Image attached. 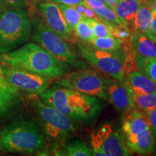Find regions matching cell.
I'll list each match as a JSON object with an SVG mask.
<instances>
[{
  "instance_id": "obj_1",
  "label": "cell",
  "mask_w": 156,
  "mask_h": 156,
  "mask_svg": "<svg viewBox=\"0 0 156 156\" xmlns=\"http://www.w3.org/2000/svg\"><path fill=\"white\" fill-rule=\"evenodd\" d=\"M4 64L22 69L48 79H58L72 68L40 45L30 42L7 53L0 54Z\"/></svg>"
},
{
  "instance_id": "obj_2",
  "label": "cell",
  "mask_w": 156,
  "mask_h": 156,
  "mask_svg": "<svg viewBox=\"0 0 156 156\" xmlns=\"http://www.w3.org/2000/svg\"><path fill=\"white\" fill-rule=\"evenodd\" d=\"M38 95L43 102L79 122H92L101 111L98 98L58 84Z\"/></svg>"
},
{
  "instance_id": "obj_3",
  "label": "cell",
  "mask_w": 156,
  "mask_h": 156,
  "mask_svg": "<svg viewBox=\"0 0 156 156\" xmlns=\"http://www.w3.org/2000/svg\"><path fill=\"white\" fill-rule=\"evenodd\" d=\"M5 151L37 154L46 150L44 134L36 122L28 119L15 120L1 132Z\"/></svg>"
},
{
  "instance_id": "obj_4",
  "label": "cell",
  "mask_w": 156,
  "mask_h": 156,
  "mask_svg": "<svg viewBox=\"0 0 156 156\" xmlns=\"http://www.w3.org/2000/svg\"><path fill=\"white\" fill-rule=\"evenodd\" d=\"M31 38L41 47L71 68H87L85 62L80 58L67 41L52 30L44 18L33 19Z\"/></svg>"
},
{
  "instance_id": "obj_5",
  "label": "cell",
  "mask_w": 156,
  "mask_h": 156,
  "mask_svg": "<svg viewBox=\"0 0 156 156\" xmlns=\"http://www.w3.org/2000/svg\"><path fill=\"white\" fill-rule=\"evenodd\" d=\"M30 20L23 8H6L0 12V54L15 49L28 40Z\"/></svg>"
},
{
  "instance_id": "obj_6",
  "label": "cell",
  "mask_w": 156,
  "mask_h": 156,
  "mask_svg": "<svg viewBox=\"0 0 156 156\" xmlns=\"http://www.w3.org/2000/svg\"><path fill=\"white\" fill-rule=\"evenodd\" d=\"M76 44L80 55L95 69L118 81H122L126 77V54L122 48L104 51L93 47L87 43L77 41Z\"/></svg>"
},
{
  "instance_id": "obj_7",
  "label": "cell",
  "mask_w": 156,
  "mask_h": 156,
  "mask_svg": "<svg viewBox=\"0 0 156 156\" xmlns=\"http://www.w3.org/2000/svg\"><path fill=\"white\" fill-rule=\"evenodd\" d=\"M31 103L41 123L44 133L51 141L60 142L76 132L73 119L40 98H34Z\"/></svg>"
},
{
  "instance_id": "obj_8",
  "label": "cell",
  "mask_w": 156,
  "mask_h": 156,
  "mask_svg": "<svg viewBox=\"0 0 156 156\" xmlns=\"http://www.w3.org/2000/svg\"><path fill=\"white\" fill-rule=\"evenodd\" d=\"M58 85L76 90L98 98L108 100V86L110 77H104L89 68L76 69L58 78Z\"/></svg>"
},
{
  "instance_id": "obj_9",
  "label": "cell",
  "mask_w": 156,
  "mask_h": 156,
  "mask_svg": "<svg viewBox=\"0 0 156 156\" xmlns=\"http://www.w3.org/2000/svg\"><path fill=\"white\" fill-rule=\"evenodd\" d=\"M92 155L95 156H128L132 152L126 147L122 129L114 130L106 124L91 134Z\"/></svg>"
},
{
  "instance_id": "obj_10",
  "label": "cell",
  "mask_w": 156,
  "mask_h": 156,
  "mask_svg": "<svg viewBox=\"0 0 156 156\" xmlns=\"http://www.w3.org/2000/svg\"><path fill=\"white\" fill-rule=\"evenodd\" d=\"M2 75L17 90L40 95L50 86V79L11 66L0 65Z\"/></svg>"
},
{
  "instance_id": "obj_11",
  "label": "cell",
  "mask_w": 156,
  "mask_h": 156,
  "mask_svg": "<svg viewBox=\"0 0 156 156\" xmlns=\"http://www.w3.org/2000/svg\"><path fill=\"white\" fill-rule=\"evenodd\" d=\"M38 8L48 26L68 42L77 43L73 32L68 27L61 9L55 2L45 0L38 4Z\"/></svg>"
},
{
  "instance_id": "obj_12",
  "label": "cell",
  "mask_w": 156,
  "mask_h": 156,
  "mask_svg": "<svg viewBox=\"0 0 156 156\" xmlns=\"http://www.w3.org/2000/svg\"><path fill=\"white\" fill-rule=\"evenodd\" d=\"M108 100L117 110L127 112L133 106V93L126 77L122 81L110 77L108 86Z\"/></svg>"
},
{
  "instance_id": "obj_13",
  "label": "cell",
  "mask_w": 156,
  "mask_h": 156,
  "mask_svg": "<svg viewBox=\"0 0 156 156\" xmlns=\"http://www.w3.org/2000/svg\"><path fill=\"white\" fill-rule=\"evenodd\" d=\"M124 142L132 153L147 155L153 153L155 148V140L151 128L132 135H124Z\"/></svg>"
},
{
  "instance_id": "obj_14",
  "label": "cell",
  "mask_w": 156,
  "mask_h": 156,
  "mask_svg": "<svg viewBox=\"0 0 156 156\" xmlns=\"http://www.w3.org/2000/svg\"><path fill=\"white\" fill-rule=\"evenodd\" d=\"M150 128L149 123L145 113L132 106L124 113L122 131L124 135H132Z\"/></svg>"
},
{
  "instance_id": "obj_15",
  "label": "cell",
  "mask_w": 156,
  "mask_h": 156,
  "mask_svg": "<svg viewBox=\"0 0 156 156\" xmlns=\"http://www.w3.org/2000/svg\"><path fill=\"white\" fill-rule=\"evenodd\" d=\"M140 3V0H119L114 9L123 27L129 31L130 34L134 31V20Z\"/></svg>"
},
{
  "instance_id": "obj_16",
  "label": "cell",
  "mask_w": 156,
  "mask_h": 156,
  "mask_svg": "<svg viewBox=\"0 0 156 156\" xmlns=\"http://www.w3.org/2000/svg\"><path fill=\"white\" fill-rule=\"evenodd\" d=\"M129 42L134 56L156 58V45L146 34L132 32Z\"/></svg>"
},
{
  "instance_id": "obj_17",
  "label": "cell",
  "mask_w": 156,
  "mask_h": 156,
  "mask_svg": "<svg viewBox=\"0 0 156 156\" xmlns=\"http://www.w3.org/2000/svg\"><path fill=\"white\" fill-rule=\"evenodd\" d=\"M126 77L128 78L133 95L156 92V84L140 70L130 71Z\"/></svg>"
},
{
  "instance_id": "obj_18",
  "label": "cell",
  "mask_w": 156,
  "mask_h": 156,
  "mask_svg": "<svg viewBox=\"0 0 156 156\" xmlns=\"http://www.w3.org/2000/svg\"><path fill=\"white\" fill-rule=\"evenodd\" d=\"M153 10L151 6L141 2L140 5L136 12L135 20H134V31L147 34L151 29Z\"/></svg>"
},
{
  "instance_id": "obj_19",
  "label": "cell",
  "mask_w": 156,
  "mask_h": 156,
  "mask_svg": "<svg viewBox=\"0 0 156 156\" xmlns=\"http://www.w3.org/2000/svg\"><path fill=\"white\" fill-rule=\"evenodd\" d=\"M85 4L95 11V12L96 13L98 16L100 17L101 21L106 23L109 26L116 25H118V26L123 27L122 24L121 23L118 17H117L114 9L111 8L107 4L96 1L90 2Z\"/></svg>"
},
{
  "instance_id": "obj_20",
  "label": "cell",
  "mask_w": 156,
  "mask_h": 156,
  "mask_svg": "<svg viewBox=\"0 0 156 156\" xmlns=\"http://www.w3.org/2000/svg\"><path fill=\"white\" fill-rule=\"evenodd\" d=\"M56 155L65 156H90L92 153L85 143L75 140L65 144Z\"/></svg>"
},
{
  "instance_id": "obj_21",
  "label": "cell",
  "mask_w": 156,
  "mask_h": 156,
  "mask_svg": "<svg viewBox=\"0 0 156 156\" xmlns=\"http://www.w3.org/2000/svg\"><path fill=\"white\" fill-rule=\"evenodd\" d=\"M87 44L98 49L104 51H118L122 48V41L113 36L97 37Z\"/></svg>"
},
{
  "instance_id": "obj_22",
  "label": "cell",
  "mask_w": 156,
  "mask_h": 156,
  "mask_svg": "<svg viewBox=\"0 0 156 156\" xmlns=\"http://www.w3.org/2000/svg\"><path fill=\"white\" fill-rule=\"evenodd\" d=\"M136 69L156 84V58L135 56Z\"/></svg>"
},
{
  "instance_id": "obj_23",
  "label": "cell",
  "mask_w": 156,
  "mask_h": 156,
  "mask_svg": "<svg viewBox=\"0 0 156 156\" xmlns=\"http://www.w3.org/2000/svg\"><path fill=\"white\" fill-rule=\"evenodd\" d=\"M145 113L146 116L156 107V92L133 95V106Z\"/></svg>"
},
{
  "instance_id": "obj_24",
  "label": "cell",
  "mask_w": 156,
  "mask_h": 156,
  "mask_svg": "<svg viewBox=\"0 0 156 156\" xmlns=\"http://www.w3.org/2000/svg\"><path fill=\"white\" fill-rule=\"evenodd\" d=\"M74 36L80 42L89 43L95 38L92 26L87 18L83 17L73 30Z\"/></svg>"
},
{
  "instance_id": "obj_25",
  "label": "cell",
  "mask_w": 156,
  "mask_h": 156,
  "mask_svg": "<svg viewBox=\"0 0 156 156\" xmlns=\"http://www.w3.org/2000/svg\"><path fill=\"white\" fill-rule=\"evenodd\" d=\"M61 9L62 15L65 19L66 23L69 27V28L73 32L74 28L82 19L83 16L73 6H70L64 4L56 3Z\"/></svg>"
},
{
  "instance_id": "obj_26",
  "label": "cell",
  "mask_w": 156,
  "mask_h": 156,
  "mask_svg": "<svg viewBox=\"0 0 156 156\" xmlns=\"http://www.w3.org/2000/svg\"><path fill=\"white\" fill-rule=\"evenodd\" d=\"M17 101V95L0 90V119L14 108Z\"/></svg>"
},
{
  "instance_id": "obj_27",
  "label": "cell",
  "mask_w": 156,
  "mask_h": 156,
  "mask_svg": "<svg viewBox=\"0 0 156 156\" xmlns=\"http://www.w3.org/2000/svg\"><path fill=\"white\" fill-rule=\"evenodd\" d=\"M87 19L89 21V23H90L91 26H92L95 38H97V37H106L113 36L110 26L107 25L106 23H103L101 20H98L92 18Z\"/></svg>"
},
{
  "instance_id": "obj_28",
  "label": "cell",
  "mask_w": 156,
  "mask_h": 156,
  "mask_svg": "<svg viewBox=\"0 0 156 156\" xmlns=\"http://www.w3.org/2000/svg\"><path fill=\"white\" fill-rule=\"evenodd\" d=\"M73 7L85 18H92L98 20H101L100 17L98 16L96 13L95 12V11L85 3L83 4V5H75Z\"/></svg>"
},
{
  "instance_id": "obj_29",
  "label": "cell",
  "mask_w": 156,
  "mask_h": 156,
  "mask_svg": "<svg viewBox=\"0 0 156 156\" xmlns=\"http://www.w3.org/2000/svg\"><path fill=\"white\" fill-rule=\"evenodd\" d=\"M0 90L16 95L18 94L19 92L15 87H13L12 85H11L10 84L7 82V80L5 79V77H4L2 75V73L1 69H0Z\"/></svg>"
},
{
  "instance_id": "obj_30",
  "label": "cell",
  "mask_w": 156,
  "mask_h": 156,
  "mask_svg": "<svg viewBox=\"0 0 156 156\" xmlns=\"http://www.w3.org/2000/svg\"><path fill=\"white\" fill-rule=\"evenodd\" d=\"M7 8H23L28 0H0Z\"/></svg>"
},
{
  "instance_id": "obj_31",
  "label": "cell",
  "mask_w": 156,
  "mask_h": 156,
  "mask_svg": "<svg viewBox=\"0 0 156 156\" xmlns=\"http://www.w3.org/2000/svg\"><path fill=\"white\" fill-rule=\"evenodd\" d=\"M150 128L153 132L156 142V107L153 108L147 116Z\"/></svg>"
},
{
  "instance_id": "obj_32",
  "label": "cell",
  "mask_w": 156,
  "mask_h": 156,
  "mask_svg": "<svg viewBox=\"0 0 156 156\" xmlns=\"http://www.w3.org/2000/svg\"><path fill=\"white\" fill-rule=\"evenodd\" d=\"M147 35L155 44H156V12L153 11V18H152L151 29Z\"/></svg>"
},
{
  "instance_id": "obj_33",
  "label": "cell",
  "mask_w": 156,
  "mask_h": 156,
  "mask_svg": "<svg viewBox=\"0 0 156 156\" xmlns=\"http://www.w3.org/2000/svg\"><path fill=\"white\" fill-rule=\"evenodd\" d=\"M47 1L53 2L55 3H61L70 6H75L78 5H83L85 2L84 0H47Z\"/></svg>"
},
{
  "instance_id": "obj_34",
  "label": "cell",
  "mask_w": 156,
  "mask_h": 156,
  "mask_svg": "<svg viewBox=\"0 0 156 156\" xmlns=\"http://www.w3.org/2000/svg\"><path fill=\"white\" fill-rule=\"evenodd\" d=\"M119 0H106L107 5H108L112 9H114V10L115 7H116L117 3L119 2Z\"/></svg>"
},
{
  "instance_id": "obj_35",
  "label": "cell",
  "mask_w": 156,
  "mask_h": 156,
  "mask_svg": "<svg viewBox=\"0 0 156 156\" xmlns=\"http://www.w3.org/2000/svg\"><path fill=\"white\" fill-rule=\"evenodd\" d=\"M150 6H151L152 10L154 11V12H156V0H155V1L153 2L151 5H150Z\"/></svg>"
},
{
  "instance_id": "obj_36",
  "label": "cell",
  "mask_w": 156,
  "mask_h": 156,
  "mask_svg": "<svg viewBox=\"0 0 156 156\" xmlns=\"http://www.w3.org/2000/svg\"><path fill=\"white\" fill-rule=\"evenodd\" d=\"M93 1H96V2H102V3L106 4V0H84V2H85V3L90 2H93Z\"/></svg>"
},
{
  "instance_id": "obj_37",
  "label": "cell",
  "mask_w": 156,
  "mask_h": 156,
  "mask_svg": "<svg viewBox=\"0 0 156 156\" xmlns=\"http://www.w3.org/2000/svg\"><path fill=\"white\" fill-rule=\"evenodd\" d=\"M6 8H7V7H6V6L4 5V4L1 1H0V12H2L4 9H5Z\"/></svg>"
},
{
  "instance_id": "obj_38",
  "label": "cell",
  "mask_w": 156,
  "mask_h": 156,
  "mask_svg": "<svg viewBox=\"0 0 156 156\" xmlns=\"http://www.w3.org/2000/svg\"><path fill=\"white\" fill-rule=\"evenodd\" d=\"M140 1L142 2H145L146 4H147V5H151V4L153 2L155 1V0H140Z\"/></svg>"
},
{
  "instance_id": "obj_39",
  "label": "cell",
  "mask_w": 156,
  "mask_h": 156,
  "mask_svg": "<svg viewBox=\"0 0 156 156\" xmlns=\"http://www.w3.org/2000/svg\"><path fill=\"white\" fill-rule=\"evenodd\" d=\"M4 148L2 147V137H1V132H0V153L2 151Z\"/></svg>"
}]
</instances>
